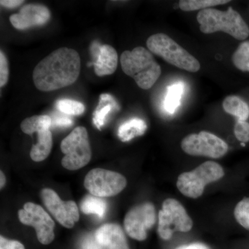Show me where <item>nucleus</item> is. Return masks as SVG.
I'll list each match as a JSON object with an SVG mask.
<instances>
[{
    "instance_id": "32",
    "label": "nucleus",
    "mask_w": 249,
    "mask_h": 249,
    "mask_svg": "<svg viewBox=\"0 0 249 249\" xmlns=\"http://www.w3.org/2000/svg\"><path fill=\"white\" fill-rule=\"evenodd\" d=\"M176 249H210L207 246L201 243H193L191 245L181 246Z\"/></svg>"
},
{
    "instance_id": "22",
    "label": "nucleus",
    "mask_w": 249,
    "mask_h": 249,
    "mask_svg": "<svg viewBox=\"0 0 249 249\" xmlns=\"http://www.w3.org/2000/svg\"><path fill=\"white\" fill-rule=\"evenodd\" d=\"M183 88L184 86L183 83L180 82L168 87V92L164 101V107L165 110L170 114H174L179 107Z\"/></svg>"
},
{
    "instance_id": "29",
    "label": "nucleus",
    "mask_w": 249,
    "mask_h": 249,
    "mask_svg": "<svg viewBox=\"0 0 249 249\" xmlns=\"http://www.w3.org/2000/svg\"><path fill=\"white\" fill-rule=\"evenodd\" d=\"M52 126L53 127H71L73 124V121L71 118L67 117L66 116L55 115L52 118Z\"/></svg>"
},
{
    "instance_id": "17",
    "label": "nucleus",
    "mask_w": 249,
    "mask_h": 249,
    "mask_svg": "<svg viewBox=\"0 0 249 249\" xmlns=\"http://www.w3.org/2000/svg\"><path fill=\"white\" fill-rule=\"evenodd\" d=\"M117 102L113 96L108 93H103L100 96L99 104L93 113V123L98 129L104 125L106 118L114 109H119Z\"/></svg>"
},
{
    "instance_id": "23",
    "label": "nucleus",
    "mask_w": 249,
    "mask_h": 249,
    "mask_svg": "<svg viewBox=\"0 0 249 249\" xmlns=\"http://www.w3.org/2000/svg\"><path fill=\"white\" fill-rule=\"evenodd\" d=\"M232 62L237 70L249 72V40L241 42L232 55Z\"/></svg>"
},
{
    "instance_id": "2",
    "label": "nucleus",
    "mask_w": 249,
    "mask_h": 249,
    "mask_svg": "<svg viewBox=\"0 0 249 249\" xmlns=\"http://www.w3.org/2000/svg\"><path fill=\"white\" fill-rule=\"evenodd\" d=\"M203 34L223 31L237 40L245 41L249 36V27L237 11L229 7L227 11L216 9L201 10L196 16Z\"/></svg>"
},
{
    "instance_id": "27",
    "label": "nucleus",
    "mask_w": 249,
    "mask_h": 249,
    "mask_svg": "<svg viewBox=\"0 0 249 249\" xmlns=\"http://www.w3.org/2000/svg\"><path fill=\"white\" fill-rule=\"evenodd\" d=\"M234 134L236 139L245 144L249 142V123L247 121L237 120L234 127Z\"/></svg>"
},
{
    "instance_id": "3",
    "label": "nucleus",
    "mask_w": 249,
    "mask_h": 249,
    "mask_svg": "<svg viewBox=\"0 0 249 249\" xmlns=\"http://www.w3.org/2000/svg\"><path fill=\"white\" fill-rule=\"evenodd\" d=\"M121 65L123 71L132 77L142 89H150L161 74V69L151 52L142 47L121 54Z\"/></svg>"
},
{
    "instance_id": "26",
    "label": "nucleus",
    "mask_w": 249,
    "mask_h": 249,
    "mask_svg": "<svg viewBox=\"0 0 249 249\" xmlns=\"http://www.w3.org/2000/svg\"><path fill=\"white\" fill-rule=\"evenodd\" d=\"M56 106L59 110L68 115H80L85 110V107L83 103L71 99L59 100Z\"/></svg>"
},
{
    "instance_id": "1",
    "label": "nucleus",
    "mask_w": 249,
    "mask_h": 249,
    "mask_svg": "<svg viewBox=\"0 0 249 249\" xmlns=\"http://www.w3.org/2000/svg\"><path fill=\"white\" fill-rule=\"evenodd\" d=\"M80 58L76 50L61 47L41 60L34 70L33 80L37 89L52 91L70 86L80 73Z\"/></svg>"
},
{
    "instance_id": "16",
    "label": "nucleus",
    "mask_w": 249,
    "mask_h": 249,
    "mask_svg": "<svg viewBox=\"0 0 249 249\" xmlns=\"http://www.w3.org/2000/svg\"><path fill=\"white\" fill-rule=\"evenodd\" d=\"M53 145L52 134L49 129L37 132V142L31 149V160L36 162H40L46 160L52 151Z\"/></svg>"
},
{
    "instance_id": "31",
    "label": "nucleus",
    "mask_w": 249,
    "mask_h": 249,
    "mask_svg": "<svg viewBox=\"0 0 249 249\" xmlns=\"http://www.w3.org/2000/svg\"><path fill=\"white\" fill-rule=\"evenodd\" d=\"M24 1L22 0H1L0 4L1 6H4L7 9H14L18 7L19 5L22 4Z\"/></svg>"
},
{
    "instance_id": "34",
    "label": "nucleus",
    "mask_w": 249,
    "mask_h": 249,
    "mask_svg": "<svg viewBox=\"0 0 249 249\" xmlns=\"http://www.w3.org/2000/svg\"><path fill=\"white\" fill-rule=\"evenodd\" d=\"M0 178H1V181H0V188H3L6 183V178H5L4 174L2 171L0 172Z\"/></svg>"
},
{
    "instance_id": "28",
    "label": "nucleus",
    "mask_w": 249,
    "mask_h": 249,
    "mask_svg": "<svg viewBox=\"0 0 249 249\" xmlns=\"http://www.w3.org/2000/svg\"><path fill=\"white\" fill-rule=\"evenodd\" d=\"M9 70L7 58L2 51L0 52V87L3 88L9 80Z\"/></svg>"
},
{
    "instance_id": "13",
    "label": "nucleus",
    "mask_w": 249,
    "mask_h": 249,
    "mask_svg": "<svg viewBox=\"0 0 249 249\" xmlns=\"http://www.w3.org/2000/svg\"><path fill=\"white\" fill-rule=\"evenodd\" d=\"M51 18V12L47 6L42 4H27L19 13L11 15L9 19L18 30L45 25Z\"/></svg>"
},
{
    "instance_id": "6",
    "label": "nucleus",
    "mask_w": 249,
    "mask_h": 249,
    "mask_svg": "<svg viewBox=\"0 0 249 249\" xmlns=\"http://www.w3.org/2000/svg\"><path fill=\"white\" fill-rule=\"evenodd\" d=\"M60 148L65 157L62 165L70 170L83 168L90 161L91 150L89 136L84 127H77L62 140Z\"/></svg>"
},
{
    "instance_id": "7",
    "label": "nucleus",
    "mask_w": 249,
    "mask_h": 249,
    "mask_svg": "<svg viewBox=\"0 0 249 249\" xmlns=\"http://www.w3.org/2000/svg\"><path fill=\"white\" fill-rule=\"evenodd\" d=\"M193 225L191 218L179 201L172 198L163 201L159 213L158 227L159 235L163 240H170L175 231H190Z\"/></svg>"
},
{
    "instance_id": "14",
    "label": "nucleus",
    "mask_w": 249,
    "mask_h": 249,
    "mask_svg": "<svg viewBox=\"0 0 249 249\" xmlns=\"http://www.w3.org/2000/svg\"><path fill=\"white\" fill-rule=\"evenodd\" d=\"M91 51L96 58L94 64L95 73L98 76H109L116 71L119 58L114 47L108 45L100 46L95 42Z\"/></svg>"
},
{
    "instance_id": "25",
    "label": "nucleus",
    "mask_w": 249,
    "mask_h": 249,
    "mask_svg": "<svg viewBox=\"0 0 249 249\" xmlns=\"http://www.w3.org/2000/svg\"><path fill=\"white\" fill-rule=\"evenodd\" d=\"M236 221L249 231V196L239 201L234 210Z\"/></svg>"
},
{
    "instance_id": "19",
    "label": "nucleus",
    "mask_w": 249,
    "mask_h": 249,
    "mask_svg": "<svg viewBox=\"0 0 249 249\" xmlns=\"http://www.w3.org/2000/svg\"><path fill=\"white\" fill-rule=\"evenodd\" d=\"M223 109L237 120L247 121L249 118V106L242 98L237 96H227L223 101Z\"/></svg>"
},
{
    "instance_id": "30",
    "label": "nucleus",
    "mask_w": 249,
    "mask_h": 249,
    "mask_svg": "<svg viewBox=\"0 0 249 249\" xmlns=\"http://www.w3.org/2000/svg\"><path fill=\"white\" fill-rule=\"evenodd\" d=\"M0 249H25L24 246L17 240H11L0 237Z\"/></svg>"
},
{
    "instance_id": "10",
    "label": "nucleus",
    "mask_w": 249,
    "mask_h": 249,
    "mask_svg": "<svg viewBox=\"0 0 249 249\" xmlns=\"http://www.w3.org/2000/svg\"><path fill=\"white\" fill-rule=\"evenodd\" d=\"M22 224L35 228L37 240L42 245L52 243L55 237V223L49 214L39 205L28 202L18 212Z\"/></svg>"
},
{
    "instance_id": "8",
    "label": "nucleus",
    "mask_w": 249,
    "mask_h": 249,
    "mask_svg": "<svg viewBox=\"0 0 249 249\" xmlns=\"http://www.w3.org/2000/svg\"><path fill=\"white\" fill-rule=\"evenodd\" d=\"M181 146L188 155L213 159L224 157L229 150L227 142L217 136L206 131L186 136L181 142Z\"/></svg>"
},
{
    "instance_id": "18",
    "label": "nucleus",
    "mask_w": 249,
    "mask_h": 249,
    "mask_svg": "<svg viewBox=\"0 0 249 249\" xmlns=\"http://www.w3.org/2000/svg\"><path fill=\"white\" fill-rule=\"evenodd\" d=\"M147 128L146 123L142 119L134 118L121 124L118 136L121 142H127L145 133Z\"/></svg>"
},
{
    "instance_id": "11",
    "label": "nucleus",
    "mask_w": 249,
    "mask_h": 249,
    "mask_svg": "<svg viewBox=\"0 0 249 249\" xmlns=\"http://www.w3.org/2000/svg\"><path fill=\"white\" fill-rule=\"evenodd\" d=\"M156 222L155 206L151 203L138 205L129 210L124 219L125 231L134 240L143 241Z\"/></svg>"
},
{
    "instance_id": "21",
    "label": "nucleus",
    "mask_w": 249,
    "mask_h": 249,
    "mask_svg": "<svg viewBox=\"0 0 249 249\" xmlns=\"http://www.w3.org/2000/svg\"><path fill=\"white\" fill-rule=\"evenodd\" d=\"M80 209L85 214H94L101 218L104 217L107 211V204L101 197L88 196L82 201Z\"/></svg>"
},
{
    "instance_id": "5",
    "label": "nucleus",
    "mask_w": 249,
    "mask_h": 249,
    "mask_svg": "<svg viewBox=\"0 0 249 249\" xmlns=\"http://www.w3.org/2000/svg\"><path fill=\"white\" fill-rule=\"evenodd\" d=\"M224 176L222 167L214 161H206L191 172L178 176L177 187L183 196L196 199L204 193L205 187Z\"/></svg>"
},
{
    "instance_id": "4",
    "label": "nucleus",
    "mask_w": 249,
    "mask_h": 249,
    "mask_svg": "<svg viewBox=\"0 0 249 249\" xmlns=\"http://www.w3.org/2000/svg\"><path fill=\"white\" fill-rule=\"evenodd\" d=\"M146 45L150 52L173 66L192 73L200 70V63L197 59L166 34L160 33L150 36Z\"/></svg>"
},
{
    "instance_id": "20",
    "label": "nucleus",
    "mask_w": 249,
    "mask_h": 249,
    "mask_svg": "<svg viewBox=\"0 0 249 249\" xmlns=\"http://www.w3.org/2000/svg\"><path fill=\"white\" fill-rule=\"evenodd\" d=\"M52 119L48 115H36L27 118L21 123L20 127L24 133L31 135L34 132L49 129Z\"/></svg>"
},
{
    "instance_id": "33",
    "label": "nucleus",
    "mask_w": 249,
    "mask_h": 249,
    "mask_svg": "<svg viewBox=\"0 0 249 249\" xmlns=\"http://www.w3.org/2000/svg\"><path fill=\"white\" fill-rule=\"evenodd\" d=\"M99 244L97 242H93L92 240L85 241L83 249H100Z\"/></svg>"
},
{
    "instance_id": "24",
    "label": "nucleus",
    "mask_w": 249,
    "mask_h": 249,
    "mask_svg": "<svg viewBox=\"0 0 249 249\" xmlns=\"http://www.w3.org/2000/svg\"><path fill=\"white\" fill-rule=\"evenodd\" d=\"M229 0H181L178 3L179 9L183 11H193L196 10L210 9L218 5L227 4Z\"/></svg>"
},
{
    "instance_id": "9",
    "label": "nucleus",
    "mask_w": 249,
    "mask_h": 249,
    "mask_svg": "<svg viewBox=\"0 0 249 249\" xmlns=\"http://www.w3.org/2000/svg\"><path fill=\"white\" fill-rule=\"evenodd\" d=\"M85 187L93 196L107 197L120 193L127 185L126 178L120 173L101 168H95L88 173Z\"/></svg>"
},
{
    "instance_id": "15",
    "label": "nucleus",
    "mask_w": 249,
    "mask_h": 249,
    "mask_svg": "<svg viewBox=\"0 0 249 249\" xmlns=\"http://www.w3.org/2000/svg\"><path fill=\"white\" fill-rule=\"evenodd\" d=\"M95 239L100 245L109 249H129L122 228L116 224H106L96 231Z\"/></svg>"
},
{
    "instance_id": "12",
    "label": "nucleus",
    "mask_w": 249,
    "mask_h": 249,
    "mask_svg": "<svg viewBox=\"0 0 249 249\" xmlns=\"http://www.w3.org/2000/svg\"><path fill=\"white\" fill-rule=\"evenodd\" d=\"M41 197L49 213L63 227L71 229L78 222L79 211L74 201H62L55 191L49 188L42 190Z\"/></svg>"
}]
</instances>
